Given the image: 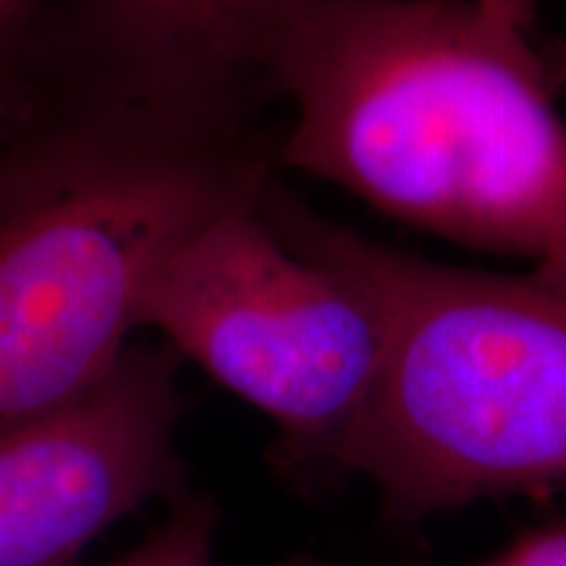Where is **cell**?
Masks as SVG:
<instances>
[{
    "instance_id": "obj_6",
    "label": "cell",
    "mask_w": 566,
    "mask_h": 566,
    "mask_svg": "<svg viewBox=\"0 0 566 566\" xmlns=\"http://www.w3.org/2000/svg\"><path fill=\"white\" fill-rule=\"evenodd\" d=\"M325 0H66L48 55L80 101L265 113L286 34Z\"/></svg>"
},
{
    "instance_id": "obj_9",
    "label": "cell",
    "mask_w": 566,
    "mask_h": 566,
    "mask_svg": "<svg viewBox=\"0 0 566 566\" xmlns=\"http://www.w3.org/2000/svg\"><path fill=\"white\" fill-rule=\"evenodd\" d=\"M42 0H0V61L21 42Z\"/></svg>"
},
{
    "instance_id": "obj_5",
    "label": "cell",
    "mask_w": 566,
    "mask_h": 566,
    "mask_svg": "<svg viewBox=\"0 0 566 566\" xmlns=\"http://www.w3.org/2000/svg\"><path fill=\"white\" fill-rule=\"evenodd\" d=\"M181 354L129 346L95 386L0 430V566H71L150 501L189 495Z\"/></svg>"
},
{
    "instance_id": "obj_7",
    "label": "cell",
    "mask_w": 566,
    "mask_h": 566,
    "mask_svg": "<svg viewBox=\"0 0 566 566\" xmlns=\"http://www.w3.org/2000/svg\"><path fill=\"white\" fill-rule=\"evenodd\" d=\"M221 525L210 495L189 493L171 504V514L137 548L105 566H218L216 535Z\"/></svg>"
},
{
    "instance_id": "obj_4",
    "label": "cell",
    "mask_w": 566,
    "mask_h": 566,
    "mask_svg": "<svg viewBox=\"0 0 566 566\" xmlns=\"http://www.w3.org/2000/svg\"><path fill=\"white\" fill-rule=\"evenodd\" d=\"M142 325L275 424L281 472H344L386 373V317L342 275L289 250L260 202L176 252L147 294Z\"/></svg>"
},
{
    "instance_id": "obj_11",
    "label": "cell",
    "mask_w": 566,
    "mask_h": 566,
    "mask_svg": "<svg viewBox=\"0 0 566 566\" xmlns=\"http://www.w3.org/2000/svg\"><path fill=\"white\" fill-rule=\"evenodd\" d=\"M281 566H338V564L323 562V558H313V556H296V558H292V562H286Z\"/></svg>"
},
{
    "instance_id": "obj_10",
    "label": "cell",
    "mask_w": 566,
    "mask_h": 566,
    "mask_svg": "<svg viewBox=\"0 0 566 566\" xmlns=\"http://www.w3.org/2000/svg\"><path fill=\"white\" fill-rule=\"evenodd\" d=\"M475 3L506 24L520 27V30H535L537 9L543 0H475Z\"/></svg>"
},
{
    "instance_id": "obj_1",
    "label": "cell",
    "mask_w": 566,
    "mask_h": 566,
    "mask_svg": "<svg viewBox=\"0 0 566 566\" xmlns=\"http://www.w3.org/2000/svg\"><path fill=\"white\" fill-rule=\"evenodd\" d=\"M556 59L475 0H325L268 71L281 168L475 250L566 260Z\"/></svg>"
},
{
    "instance_id": "obj_2",
    "label": "cell",
    "mask_w": 566,
    "mask_h": 566,
    "mask_svg": "<svg viewBox=\"0 0 566 566\" xmlns=\"http://www.w3.org/2000/svg\"><path fill=\"white\" fill-rule=\"evenodd\" d=\"M265 113L66 97L0 150V430L113 370L176 252L281 171Z\"/></svg>"
},
{
    "instance_id": "obj_8",
    "label": "cell",
    "mask_w": 566,
    "mask_h": 566,
    "mask_svg": "<svg viewBox=\"0 0 566 566\" xmlns=\"http://www.w3.org/2000/svg\"><path fill=\"white\" fill-rule=\"evenodd\" d=\"M480 566H566V525L533 530Z\"/></svg>"
},
{
    "instance_id": "obj_3",
    "label": "cell",
    "mask_w": 566,
    "mask_h": 566,
    "mask_svg": "<svg viewBox=\"0 0 566 566\" xmlns=\"http://www.w3.org/2000/svg\"><path fill=\"white\" fill-rule=\"evenodd\" d=\"M260 210L386 317L384 380L344 457L386 522L566 493V260L509 275L433 263L331 221L279 179Z\"/></svg>"
}]
</instances>
